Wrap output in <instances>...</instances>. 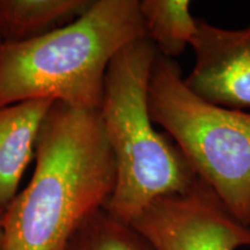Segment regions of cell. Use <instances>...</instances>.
I'll return each mask as SVG.
<instances>
[{
  "label": "cell",
  "mask_w": 250,
  "mask_h": 250,
  "mask_svg": "<svg viewBox=\"0 0 250 250\" xmlns=\"http://www.w3.org/2000/svg\"><path fill=\"white\" fill-rule=\"evenodd\" d=\"M249 227H250V223H249Z\"/></svg>",
  "instance_id": "12"
},
{
  "label": "cell",
  "mask_w": 250,
  "mask_h": 250,
  "mask_svg": "<svg viewBox=\"0 0 250 250\" xmlns=\"http://www.w3.org/2000/svg\"><path fill=\"white\" fill-rule=\"evenodd\" d=\"M35 156L29 183L5 210L2 250H62L114 192L116 164L99 110L55 101Z\"/></svg>",
  "instance_id": "1"
},
{
  "label": "cell",
  "mask_w": 250,
  "mask_h": 250,
  "mask_svg": "<svg viewBox=\"0 0 250 250\" xmlns=\"http://www.w3.org/2000/svg\"><path fill=\"white\" fill-rule=\"evenodd\" d=\"M54 100H28L0 108V210L18 195V187L35 154L36 142Z\"/></svg>",
  "instance_id": "7"
},
{
  "label": "cell",
  "mask_w": 250,
  "mask_h": 250,
  "mask_svg": "<svg viewBox=\"0 0 250 250\" xmlns=\"http://www.w3.org/2000/svg\"><path fill=\"white\" fill-rule=\"evenodd\" d=\"M156 56L146 37L125 46L109 65L99 108L116 164V184L104 208L127 224L156 199L186 193L199 179L151 120L147 89Z\"/></svg>",
  "instance_id": "3"
},
{
  "label": "cell",
  "mask_w": 250,
  "mask_h": 250,
  "mask_svg": "<svg viewBox=\"0 0 250 250\" xmlns=\"http://www.w3.org/2000/svg\"><path fill=\"white\" fill-rule=\"evenodd\" d=\"M139 7L146 39L159 54L174 59L191 45L198 19L192 17L189 0H142Z\"/></svg>",
  "instance_id": "9"
},
{
  "label": "cell",
  "mask_w": 250,
  "mask_h": 250,
  "mask_svg": "<svg viewBox=\"0 0 250 250\" xmlns=\"http://www.w3.org/2000/svg\"><path fill=\"white\" fill-rule=\"evenodd\" d=\"M130 224L153 250L250 247V227L237 220L201 179L186 193L156 199Z\"/></svg>",
  "instance_id": "5"
},
{
  "label": "cell",
  "mask_w": 250,
  "mask_h": 250,
  "mask_svg": "<svg viewBox=\"0 0 250 250\" xmlns=\"http://www.w3.org/2000/svg\"><path fill=\"white\" fill-rule=\"evenodd\" d=\"M4 214L5 210H0V250L4 249Z\"/></svg>",
  "instance_id": "11"
},
{
  "label": "cell",
  "mask_w": 250,
  "mask_h": 250,
  "mask_svg": "<svg viewBox=\"0 0 250 250\" xmlns=\"http://www.w3.org/2000/svg\"><path fill=\"white\" fill-rule=\"evenodd\" d=\"M62 250H153L132 225L114 217L105 208L85 219Z\"/></svg>",
  "instance_id": "10"
},
{
  "label": "cell",
  "mask_w": 250,
  "mask_h": 250,
  "mask_svg": "<svg viewBox=\"0 0 250 250\" xmlns=\"http://www.w3.org/2000/svg\"><path fill=\"white\" fill-rule=\"evenodd\" d=\"M147 102L153 123L174 140L227 210L249 226V112L198 96L186 85L177 62L159 52L149 74Z\"/></svg>",
  "instance_id": "4"
},
{
  "label": "cell",
  "mask_w": 250,
  "mask_h": 250,
  "mask_svg": "<svg viewBox=\"0 0 250 250\" xmlns=\"http://www.w3.org/2000/svg\"><path fill=\"white\" fill-rule=\"evenodd\" d=\"M93 0H0V44L28 42L71 23Z\"/></svg>",
  "instance_id": "8"
},
{
  "label": "cell",
  "mask_w": 250,
  "mask_h": 250,
  "mask_svg": "<svg viewBox=\"0 0 250 250\" xmlns=\"http://www.w3.org/2000/svg\"><path fill=\"white\" fill-rule=\"evenodd\" d=\"M138 0H93L66 26L19 44H0V108L49 99L99 110L107 70L145 39Z\"/></svg>",
  "instance_id": "2"
},
{
  "label": "cell",
  "mask_w": 250,
  "mask_h": 250,
  "mask_svg": "<svg viewBox=\"0 0 250 250\" xmlns=\"http://www.w3.org/2000/svg\"><path fill=\"white\" fill-rule=\"evenodd\" d=\"M190 46L195 64L184 78L189 89L221 107L250 108V24L226 29L198 20Z\"/></svg>",
  "instance_id": "6"
}]
</instances>
